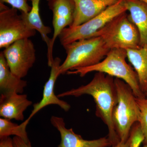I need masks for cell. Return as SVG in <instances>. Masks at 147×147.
<instances>
[{
    "label": "cell",
    "mask_w": 147,
    "mask_h": 147,
    "mask_svg": "<svg viewBox=\"0 0 147 147\" xmlns=\"http://www.w3.org/2000/svg\"><path fill=\"white\" fill-rule=\"evenodd\" d=\"M89 95L93 98L96 104V115L102 120L108 129V139L112 146L120 142L113 125L112 115L117 102V94L112 76L97 72L88 84L58 95L59 98L67 96L79 97Z\"/></svg>",
    "instance_id": "1"
},
{
    "label": "cell",
    "mask_w": 147,
    "mask_h": 147,
    "mask_svg": "<svg viewBox=\"0 0 147 147\" xmlns=\"http://www.w3.org/2000/svg\"><path fill=\"white\" fill-rule=\"evenodd\" d=\"M127 58L126 50L116 48L111 49L104 59L98 63L69 71L66 74L84 77L93 71L102 72L125 82L131 88L136 97H146V95L140 88L137 73L134 68L127 63Z\"/></svg>",
    "instance_id": "2"
},
{
    "label": "cell",
    "mask_w": 147,
    "mask_h": 147,
    "mask_svg": "<svg viewBox=\"0 0 147 147\" xmlns=\"http://www.w3.org/2000/svg\"><path fill=\"white\" fill-rule=\"evenodd\" d=\"M63 47L67 55L60 67V75L76 69L95 65L104 59L110 50L99 36L79 40Z\"/></svg>",
    "instance_id": "3"
},
{
    "label": "cell",
    "mask_w": 147,
    "mask_h": 147,
    "mask_svg": "<svg viewBox=\"0 0 147 147\" xmlns=\"http://www.w3.org/2000/svg\"><path fill=\"white\" fill-rule=\"evenodd\" d=\"M117 102L112 115L113 125L120 141L126 142L129 139L131 127L139 122L140 109L131 88L120 79H115Z\"/></svg>",
    "instance_id": "4"
},
{
    "label": "cell",
    "mask_w": 147,
    "mask_h": 147,
    "mask_svg": "<svg viewBox=\"0 0 147 147\" xmlns=\"http://www.w3.org/2000/svg\"><path fill=\"white\" fill-rule=\"evenodd\" d=\"M127 12L113 18L94 36L101 37L110 50H127L141 47L139 31L129 20Z\"/></svg>",
    "instance_id": "5"
},
{
    "label": "cell",
    "mask_w": 147,
    "mask_h": 147,
    "mask_svg": "<svg viewBox=\"0 0 147 147\" xmlns=\"http://www.w3.org/2000/svg\"><path fill=\"white\" fill-rule=\"evenodd\" d=\"M127 11L125 1L120 0L86 23L64 29L59 36L60 42L64 46L79 40L93 37L113 18Z\"/></svg>",
    "instance_id": "6"
},
{
    "label": "cell",
    "mask_w": 147,
    "mask_h": 147,
    "mask_svg": "<svg viewBox=\"0 0 147 147\" xmlns=\"http://www.w3.org/2000/svg\"><path fill=\"white\" fill-rule=\"evenodd\" d=\"M18 9L0 2V48H5L17 40L34 36L36 30L28 26Z\"/></svg>",
    "instance_id": "7"
},
{
    "label": "cell",
    "mask_w": 147,
    "mask_h": 147,
    "mask_svg": "<svg viewBox=\"0 0 147 147\" xmlns=\"http://www.w3.org/2000/svg\"><path fill=\"white\" fill-rule=\"evenodd\" d=\"M3 53L11 71L21 79L26 76L36 59L34 44L28 38L13 42Z\"/></svg>",
    "instance_id": "8"
},
{
    "label": "cell",
    "mask_w": 147,
    "mask_h": 147,
    "mask_svg": "<svg viewBox=\"0 0 147 147\" xmlns=\"http://www.w3.org/2000/svg\"><path fill=\"white\" fill-rule=\"evenodd\" d=\"M61 59L56 57L54 59L51 67L50 77L45 83L43 89L42 99L39 102L33 105V109L28 119L20 124L23 129L26 130V128L29 122L32 117L38 112L46 106L50 105H56L59 106L65 112H67L71 108V106L67 102L61 100L57 96L55 93V83L58 76H60L59 69L61 63Z\"/></svg>",
    "instance_id": "9"
},
{
    "label": "cell",
    "mask_w": 147,
    "mask_h": 147,
    "mask_svg": "<svg viewBox=\"0 0 147 147\" xmlns=\"http://www.w3.org/2000/svg\"><path fill=\"white\" fill-rule=\"evenodd\" d=\"M50 122L59 132L61 142L58 147H109L112 144L108 138L103 137L95 140H86L76 134L72 128L66 127L64 120L62 117L52 116Z\"/></svg>",
    "instance_id": "10"
},
{
    "label": "cell",
    "mask_w": 147,
    "mask_h": 147,
    "mask_svg": "<svg viewBox=\"0 0 147 147\" xmlns=\"http://www.w3.org/2000/svg\"><path fill=\"white\" fill-rule=\"evenodd\" d=\"M48 5L53 11L54 33L51 38V49L53 52L57 38L63 30L73 24L75 4L73 0H49Z\"/></svg>",
    "instance_id": "11"
},
{
    "label": "cell",
    "mask_w": 147,
    "mask_h": 147,
    "mask_svg": "<svg viewBox=\"0 0 147 147\" xmlns=\"http://www.w3.org/2000/svg\"><path fill=\"white\" fill-rule=\"evenodd\" d=\"M32 102L26 94L14 92L1 93L0 97V116L9 120L23 121L24 113Z\"/></svg>",
    "instance_id": "12"
},
{
    "label": "cell",
    "mask_w": 147,
    "mask_h": 147,
    "mask_svg": "<svg viewBox=\"0 0 147 147\" xmlns=\"http://www.w3.org/2000/svg\"><path fill=\"white\" fill-rule=\"evenodd\" d=\"M120 0H73L75 11L71 26H77L102 13Z\"/></svg>",
    "instance_id": "13"
},
{
    "label": "cell",
    "mask_w": 147,
    "mask_h": 147,
    "mask_svg": "<svg viewBox=\"0 0 147 147\" xmlns=\"http://www.w3.org/2000/svg\"><path fill=\"white\" fill-rule=\"evenodd\" d=\"M32 2V8L28 13L21 12V15L30 28L38 31L40 34L42 40L46 43L47 48V63L51 67L54 59L53 52L51 49V38L48 35L52 32L50 27L45 26L42 23L39 13V3L40 0H30Z\"/></svg>",
    "instance_id": "14"
},
{
    "label": "cell",
    "mask_w": 147,
    "mask_h": 147,
    "mask_svg": "<svg viewBox=\"0 0 147 147\" xmlns=\"http://www.w3.org/2000/svg\"><path fill=\"white\" fill-rule=\"evenodd\" d=\"M128 18L139 31L140 47L147 44V5L140 0H125Z\"/></svg>",
    "instance_id": "15"
},
{
    "label": "cell",
    "mask_w": 147,
    "mask_h": 147,
    "mask_svg": "<svg viewBox=\"0 0 147 147\" xmlns=\"http://www.w3.org/2000/svg\"><path fill=\"white\" fill-rule=\"evenodd\" d=\"M27 82L11 71L3 52L0 53V90L1 93L14 92L22 94Z\"/></svg>",
    "instance_id": "16"
},
{
    "label": "cell",
    "mask_w": 147,
    "mask_h": 147,
    "mask_svg": "<svg viewBox=\"0 0 147 147\" xmlns=\"http://www.w3.org/2000/svg\"><path fill=\"white\" fill-rule=\"evenodd\" d=\"M127 59L136 71L141 90L147 93V44L138 49L127 50Z\"/></svg>",
    "instance_id": "17"
},
{
    "label": "cell",
    "mask_w": 147,
    "mask_h": 147,
    "mask_svg": "<svg viewBox=\"0 0 147 147\" xmlns=\"http://www.w3.org/2000/svg\"><path fill=\"white\" fill-rule=\"evenodd\" d=\"M15 135L20 137L26 143L29 142L26 131L24 130L20 125L13 123L10 120L1 118L0 119V138Z\"/></svg>",
    "instance_id": "18"
},
{
    "label": "cell",
    "mask_w": 147,
    "mask_h": 147,
    "mask_svg": "<svg viewBox=\"0 0 147 147\" xmlns=\"http://www.w3.org/2000/svg\"><path fill=\"white\" fill-rule=\"evenodd\" d=\"M136 100L141 113L139 123L144 137L143 144L147 145V98L136 97Z\"/></svg>",
    "instance_id": "19"
},
{
    "label": "cell",
    "mask_w": 147,
    "mask_h": 147,
    "mask_svg": "<svg viewBox=\"0 0 147 147\" xmlns=\"http://www.w3.org/2000/svg\"><path fill=\"white\" fill-rule=\"evenodd\" d=\"M130 140L129 147H139L144 142V137L139 122L134 124L129 134Z\"/></svg>",
    "instance_id": "20"
},
{
    "label": "cell",
    "mask_w": 147,
    "mask_h": 147,
    "mask_svg": "<svg viewBox=\"0 0 147 147\" xmlns=\"http://www.w3.org/2000/svg\"><path fill=\"white\" fill-rule=\"evenodd\" d=\"M0 2L9 4L13 8L24 13H28L32 8V7L28 4V0H0Z\"/></svg>",
    "instance_id": "21"
},
{
    "label": "cell",
    "mask_w": 147,
    "mask_h": 147,
    "mask_svg": "<svg viewBox=\"0 0 147 147\" xmlns=\"http://www.w3.org/2000/svg\"><path fill=\"white\" fill-rule=\"evenodd\" d=\"M12 139L14 147H32L30 141L26 143L23 139L17 136H15Z\"/></svg>",
    "instance_id": "22"
},
{
    "label": "cell",
    "mask_w": 147,
    "mask_h": 147,
    "mask_svg": "<svg viewBox=\"0 0 147 147\" xmlns=\"http://www.w3.org/2000/svg\"><path fill=\"white\" fill-rule=\"evenodd\" d=\"M0 147H14L13 139L10 136L0 138Z\"/></svg>",
    "instance_id": "23"
},
{
    "label": "cell",
    "mask_w": 147,
    "mask_h": 147,
    "mask_svg": "<svg viewBox=\"0 0 147 147\" xmlns=\"http://www.w3.org/2000/svg\"><path fill=\"white\" fill-rule=\"evenodd\" d=\"M130 140L129 137L126 142L120 141L117 144L113 146L112 147H129L130 146Z\"/></svg>",
    "instance_id": "24"
},
{
    "label": "cell",
    "mask_w": 147,
    "mask_h": 147,
    "mask_svg": "<svg viewBox=\"0 0 147 147\" xmlns=\"http://www.w3.org/2000/svg\"><path fill=\"white\" fill-rule=\"evenodd\" d=\"M140 1H142L145 3L147 5V0H140Z\"/></svg>",
    "instance_id": "25"
},
{
    "label": "cell",
    "mask_w": 147,
    "mask_h": 147,
    "mask_svg": "<svg viewBox=\"0 0 147 147\" xmlns=\"http://www.w3.org/2000/svg\"><path fill=\"white\" fill-rule=\"evenodd\" d=\"M143 147H147V145H144Z\"/></svg>",
    "instance_id": "26"
},
{
    "label": "cell",
    "mask_w": 147,
    "mask_h": 147,
    "mask_svg": "<svg viewBox=\"0 0 147 147\" xmlns=\"http://www.w3.org/2000/svg\"><path fill=\"white\" fill-rule=\"evenodd\" d=\"M146 97L147 98V93L146 94Z\"/></svg>",
    "instance_id": "27"
},
{
    "label": "cell",
    "mask_w": 147,
    "mask_h": 147,
    "mask_svg": "<svg viewBox=\"0 0 147 147\" xmlns=\"http://www.w3.org/2000/svg\"><path fill=\"white\" fill-rule=\"evenodd\" d=\"M47 1H49V0H47Z\"/></svg>",
    "instance_id": "28"
}]
</instances>
